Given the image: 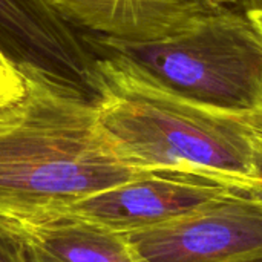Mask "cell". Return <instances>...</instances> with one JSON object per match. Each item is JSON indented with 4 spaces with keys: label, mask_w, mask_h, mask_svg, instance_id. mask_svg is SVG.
Instances as JSON below:
<instances>
[{
    "label": "cell",
    "mask_w": 262,
    "mask_h": 262,
    "mask_svg": "<svg viewBox=\"0 0 262 262\" xmlns=\"http://www.w3.org/2000/svg\"><path fill=\"white\" fill-rule=\"evenodd\" d=\"M83 86L118 155L143 172H178L233 189L255 184L258 112L198 101L160 81L130 58L104 49Z\"/></svg>",
    "instance_id": "cell-1"
},
{
    "label": "cell",
    "mask_w": 262,
    "mask_h": 262,
    "mask_svg": "<svg viewBox=\"0 0 262 262\" xmlns=\"http://www.w3.org/2000/svg\"><path fill=\"white\" fill-rule=\"evenodd\" d=\"M21 63L26 92L0 107V216L63 212L149 173L118 155L83 84Z\"/></svg>",
    "instance_id": "cell-2"
},
{
    "label": "cell",
    "mask_w": 262,
    "mask_h": 262,
    "mask_svg": "<svg viewBox=\"0 0 262 262\" xmlns=\"http://www.w3.org/2000/svg\"><path fill=\"white\" fill-rule=\"evenodd\" d=\"M89 49L121 54L198 101L243 112L262 104V32L233 6L206 11L189 29L160 40L83 35Z\"/></svg>",
    "instance_id": "cell-3"
},
{
    "label": "cell",
    "mask_w": 262,
    "mask_h": 262,
    "mask_svg": "<svg viewBox=\"0 0 262 262\" xmlns=\"http://www.w3.org/2000/svg\"><path fill=\"white\" fill-rule=\"evenodd\" d=\"M124 236L141 262L262 259V204L233 189L183 218Z\"/></svg>",
    "instance_id": "cell-4"
},
{
    "label": "cell",
    "mask_w": 262,
    "mask_h": 262,
    "mask_svg": "<svg viewBox=\"0 0 262 262\" xmlns=\"http://www.w3.org/2000/svg\"><path fill=\"white\" fill-rule=\"evenodd\" d=\"M232 190L227 184L198 175L149 172L88 196L63 212L126 235L183 218Z\"/></svg>",
    "instance_id": "cell-5"
},
{
    "label": "cell",
    "mask_w": 262,
    "mask_h": 262,
    "mask_svg": "<svg viewBox=\"0 0 262 262\" xmlns=\"http://www.w3.org/2000/svg\"><path fill=\"white\" fill-rule=\"evenodd\" d=\"M0 43L18 61L40 64L80 84L95 57L48 0H0Z\"/></svg>",
    "instance_id": "cell-6"
},
{
    "label": "cell",
    "mask_w": 262,
    "mask_h": 262,
    "mask_svg": "<svg viewBox=\"0 0 262 262\" xmlns=\"http://www.w3.org/2000/svg\"><path fill=\"white\" fill-rule=\"evenodd\" d=\"M74 28L126 41L180 34L210 8L200 0H48Z\"/></svg>",
    "instance_id": "cell-7"
},
{
    "label": "cell",
    "mask_w": 262,
    "mask_h": 262,
    "mask_svg": "<svg viewBox=\"0 0 262 262\" xmlns=\"http://www.w3.org/2000/svg\"><path fill=\"white\" fill-rule=\"evenodd\" d=\"M28 262H141L124 235L68 212L0 216Z\"/></svg>",
    "instance_id": "cell-8"
},
{
    "label": "cell",
    "mask_w": 262,
    "mask_h": 262,
    "mask_svg": "<svg viewBox=\"0 0 262 262\" xmlns=\"http://www.w3.org/2000/svg\"><path fill=\"white\" fill-rule=\"evenodd\" d=\"M26 86L28 77L23 63L0 43V107L20 100L26 92Z\"/></svg>",
    "instance_id": "cell-9"
},
{
    "label": "cell",
    "mask_w": 262,
    "mask_h": 262,
    "mask_svg": "<svg viewBox=\"0 0 262 262\" xmlns=\"http://www.w3.org/2000/svg\"><path fill=\"white\" fill-rule=\"evenodd\" d=\"M0 262H28L17 236L0 223Z\"/></svg>",
    "instance_id": "cell-10"
},
{
    "label": "cell",
    "mask_w": 262,
    "mask_h": 262,
    "mask_svg": "<svg viewBox=\"0 0 262 262\" xmlns=\"http://www.w3.org/2000/svg\"><path fill=\"white\" fill-rule=\"evenodd\" d=\"M247 192L262 204V129L259 124L255 135V184Z\"/></svg>",
    "instance_id": "cell-11"
},
{
    "label": "cell",
    "mask_w": 262,
    "mask_h": 262,
    "mask_svg": "<svg viewBox=\"0 0 262 262\" xmlns=\"http://www.w3.org/2000/svg\"><path fill=\"white\" fill-rule=\"evenodd\" d=\"M203 5H206L210 9H220V8H233L238 6V0H200Z\"/></svg>",
    "instance_id": "cell-12"
},
{
    "label": "cell",
    "mask_w": 262,
    "mask_h": 262,
    "mask_svg": "<svg viewBox=\"0 0 262 262\" xmlns=\"http://www.w3.org/2000/svg\"><path fill=\"white\" fill-rule=\"evenodd\" d=\"M262 0H238V8L249 11V9H255V8H261Z\"/></svg>",
    "instance_id": "cell-13"
},
{
    "label": "cell",
    "mask_w": 262,
    "mask_h": 262,
    "mask_svg": "<svg viewBox=\"0 0 262 262\" xmlns=\"http://www.w3.org/2000/svg\"><path fill=\"white\" fill-rule=\"evenodd\" d=\"M247 12H249L250 18L255 21V25L259 28V31L262 32V6L261 8H255V9H249Z\"/></svg>",
    "instance_id": "cell-14"
},
{
    "label": "cell",
    "mask_w": 262,
    "mask_h": 262,
    "mask_svg": "<svg viewBox=\"0 0 262 262\" xmlns=\"http://www.w3.org/2000/svg\"><path fill=\"white\" fill-rule=\"evenodd\" d=\"M258 120H259V127L262 129V104L261 107H259V111H258Z\"/></svg>",
    "instance_id": "cell-15"
},
{
    "label": "cell",
    "mask_w": 262,
    "mask_h": 262,
    "mask_svg": "<svg viewBox=\"0 0 262 262\" xmlns=\"http://www.w3.org/2000/svg\"><path fill=\"white\" fill-rule=\"evenodd\" d=\"M246 262H262V259H255V261H246Z\"/></svg>",
    "instance_id": "cell-16"
}]
</instances>
